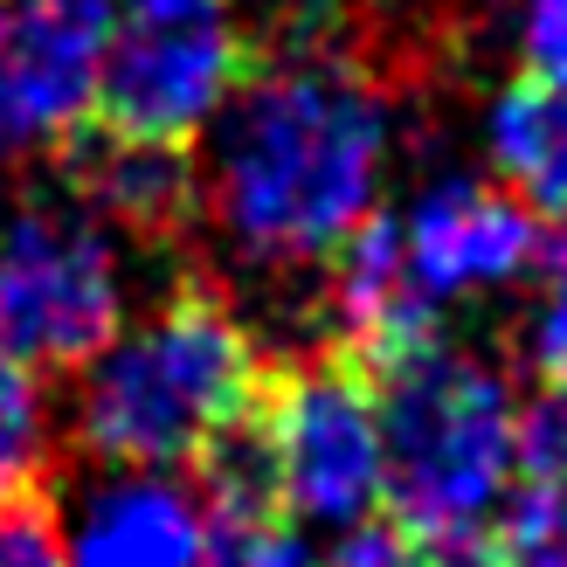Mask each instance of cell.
I'll use <instances>...</instances> for the list:
<instances>
[{
	"mask_svg": "<svg viewBox=\"0 0 567 567\" xmlns=\"http://www.w3.org/2000/svg\"><path fill=\"white\" fill-rule=\"evenodd\" d=\"M388 91L353 55L298 42L249 70L208 125L202 202L249 264H326L381 202Z\"/></svg>",
	"mask_w": 567,
	"mask_h": 567,
	"instance_id": "obj_1",
	"label": "cell"
},
{
	"mask_svg": "<svg viewBox=\"0 0 567 567\" xmlns=\"http://www.w3.org/2000/svg\"><path fill=\"white\" fill-rule=\"evenodd\" d=\"M264 381L270 360L236 311L208 291H181L83 360L76 443L111 471H181L249 422Z\"/></svg>",
	"mask_w": 567,
	"mask_h": 567,
	"instance_id": "obj_2",
	"label": "cell"
},
{
	"mask_svg": "<svg viewBox=\"0 0 567 567\" xmlns=\"http://www.w3.org/2000/svg\"><path fill=\"white\" fill-rule=\"evenodd\" d=\"M381 402V505L409 540L492 526L519 477V394L485 353L430 339L374 374Z\"/></svg>",
	"mask_w": 567,
	"mask_h": 567,
	"instance_id": "obj_3",
	"label": "cell"
},
{
	"mask_svg": "<svg viewBox=\"0 0 567 567\" xmlns=\"http://www.w3.org/2000/svg\"><path fill=\"white\" fill-rule=\"evenodd\" d=\"M249 430L270 471V505L291 526H367L388 477L381 402L367 367H353L347 353L270 367Z\"/></svg>",
	"mask_w": 567,
	"mask_h": 567,
	"instance_id": "obj_4",
	"label": "cell"
},
{
	"mask_svg": "<svg viewBox=\"0 0 567 567\" xmlns=\"http://www.w3.org/2000/svg\"><path fill=\"white\" fill-rule=\"evenodd\" d=\"M125 326V270L111 229L76 202H21L0 221V347L35 374L97 360Z\"/></svg>",
	"mask_w": 567,
	"mask_h": 567,
	"instance_id": "obj_5",
	"label": "cell"
},
{
	"mask_svg": "<svg viewBox=\"0 0 567 567\" xmlns=\"http://www.w3.org/2000/svg\"><path fill=\"white\" fill-rule=\"evenodd\" d=\"M243 76H249V42L215 0L174 14H132L125 28H111L91 132L146 138V146H194L221 118Z\"/></svg>",
	"mask_w": 567,
	"mask_h": 567,
	"instance_id": "obj_6",
	"label": "cell"
},
{
	"mask_svg": "<svg viewBox=\"0 0 567 567\" xmlns=\"http://www.w3.org/2000/svg\"><path fill=\"white\" fill-rule=\"evenodd\" d=\"M111 0H0V153L76 146L97 111Z\"/></svg>",
	"mask_w": 567,
	"mask_h": 567,
	"instance_id": "obj_7",
	"label": "cell"
},
{
	"mask_svg": "<svg viewBox=\"0 0 567 567\" xmlns=\"http://www.w3.org/2000/svg\"><path fill=\"white\" fill-rule=\"evenodd\" d=\"M394 236H402V257L436 305L526 284L547 264L540 215H533L519 194H505L492 181H471V174L430 181L415 194V208L394 221Z\"/></svg>",
	"mask_w": 567,
	"mask_h": 567,
	"instance_id": "obj_8",
	"label": "cell"
},
{
	"mask_svg": "<svg viewBox=\"0 0 567 567\" xmlns=\"http://www.w3.org/2000/svg\"><path fill=\"white\" fill-rule=\"evenodd\" d=\"M326 264H332L326 305H332V332H339L332 353H347L367 374H388L394 360H409L436 339V298L409 270L394 215H367Z\"/></svg>",
	"mask_w": 567,
	"mask_h": 567,
	"instance_id": "obj_9",
	"label": "cell"
},
{
	"mask_svg": "<svg viewBox=\"0 0 567 567\" xmlns=\"http://www.w3.org/2000/svg\"><path fill=\"white\" fill-rule=\"evenodd\" d=\"M208 505L174 471H118L83 498L63 540L70 567H194Z\"/></svg>",
	"mask_w": 567,
	"mask_h": 567,
	"instance_id": "obj_10",
	"label": "cell"
},
{
	"mask_svg": "<svg viewBox=\"0 0 567 567\" xmlns=\"http://www.w3.org/2000/svg\"><path fill=\"white\" fill-rule=\"evenodd\" d=\"M76 202L91 208L104 229L118 221L125 236L166 243L202 208V166L187 159V146H146V138L91 132V146L76 159Z\"/></svg>",
	"mask_w": 567,
	"mask_h": 567,
	"instance_id": "obj_11",
	"label": "cell"
},
{
	"mask_svg": "<svg viewBox=\"0 0 567 567\" xmlns=\"http://www.w3.org/2000/svg\"><path fill=\"white\" fill-rule=\"evenodd\" d=\"M485 159L505 194L567 229V83L533 70L505 83L485 111Z\"/></svg>",
	"mask_w": 567,
	"mask_h": 567,
	"instance_id": "obj_12",
	"label": "cell"
},
{
	"mask_svg": "<svg viewBox=\"0 0 567 567\" xmlns=\"http://www.w3.org/2000/svg\"><path fill=\"white\" fill-rule=\"evenodd\" d=\"M49 477V394L21 353L0 347V498H28Z\"/></svg>",
	"mask_w": 567,
	"mask_h": 567,
	"instance_id": "obj_13",
	"label": "cell"
},
{
	"mask_svg": "<svg viewBox=\"0 0 567 567\" xmlns=\"http://www.w3.org/2000/svg\"><path fill=\"white\" fill-rule=\"evenodd\" d=\"M194 567H311V554L284 513H208Z\"/></svg>",
	"mask_w": 567,
	"mask_h": 567,
	"instance_id": "obj_14",
	"label": "cell"
},
{
	"mask_svg": "<svg viewBox=\"0 0 567 567\" xmlns=\"http://www.w3.org/2000/svg\"><path fill=\"white\" fill-rule=\"evenodd\" d=\"M526 353L547 394H567V243L540 264V305H533V326H526Z\"/></svg>",
	"mask_w": 567,
	"mask_h": 567,
	"instance_id": "obj_15",
	"label": "cell"
},
{
	"mask_svg": "<svg viewBox=\"0 0 567 567\" xmlns=\"http://www.w3.org/2000/svg\"><path fill=\"white\" fill-rule=\"evenodd\" d=\"M0 567H70L63 560V533L42 492L28 498H0Z\"/></svg>",
	"mask_w": 567,
	"mask_h": 567,
	"instance_id": "obj_16",
	"label": "cell"
},
{
	"mask_svg": "<svg viewBox=\"0 0 567 567\" xmlns=\"http://www.w3.org/2000/svg\"><path fill=\"white\" fill-rule=\"evenodd\" d=\"M519 49L533 76L567 83V0H519Z\"/></svg>",
	"mask_w": 567,
	"mask_h": 567,
	"instance_id": "obj_17",
	"label": "cell"
},
{
	"mask_svg": "<svg viewBox=\"0 0 567 567\" xmlns=\"http://www.w3.org/2000/svg\"><path fill=\"white\" fill-rule=\"evenodd\" d=\"M326 567H422V547L402 526H347Z\"/></svg>",
	"mask_w": 567,
	"mask_h": 567,
	"instance_id": "obj_18",
	"label": "cell"
},
{
	"mask_svg": "<svg viewBox=\"0 0 567 567\" xmlns=\"http://www.w3.org/2000/svg\"><path fill=\"white\" fill-rule=\"evenodd\" d=\"M422 547V567H513L498 540V519L492 526H457V533H430Z\"/></svg>",
	"mask_w": 567,
	"mask_h": 567,
	"instance_id": "obj_19",
	"label": "cell"
},
{
	"mask_svg": "<svg viewBox=\"0 0 567 567\" xmlns=\"http://www.w3.org/2000/svg\"><path fill=\"white\" fill-rule=\"evenodd\" d=\"M132 14H174V8H208V0H125Z\"/></svg>",
	"mask_w": 567,
	"mask_h": 567,
	"instance_id": "obj_20",
	"label": "cell"
}]
</instances>
